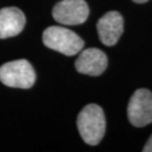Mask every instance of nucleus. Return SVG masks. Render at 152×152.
<instances>
[{
	"label": "nucleus",
	"mask_w": 152,
	"mask_h": 152,
	"mask_svg": "<svg viewBox=\"0 0 152 152\" xmlns=\"http://www.w3.org/2000/svg\"><path fill=\"white\" fill-rule=\"evenodd\" d=\"M132 1L135 3H145V2H147L148 0H132Z\"/></svg>",
	"instance_id": "9d476101"
},
{
	"label": "nucleus",
	"mask_w": 152,
	"mask_h": 152,
	"mask_svg": "<svg viewBox=\"0 0 152 152\" xmlns=\"http://www.w3.org/2000/svg\"><path fill=\"white\" fill-rule=\"evenodd\" d=\"M130 124L141 127L152 123V92L147 89L136 90L127 105Z\"/></svg>",
	"instance_id": "20e7f679"
},
{
	"label": "nucleus",
	"mask_w": 152,
	"mask_h": 152,
	"mask_svg": "<svg viewBox=\"0 0 152 152\" xmlns=\"http://www.w3.org/2000/svg\"><path fill=\"white\" fill-rule=\"evenodd\" d=\"M0 81L9 87L29 89L36 81V72L27 60H14L0 67Z\"/></svg>",
	"instance_id": "7ed1b4c3"
},
{
	"label": "nucleus",
	"mask_w": 152,
	"mask_h": 152,
	"mask_svg": "<svg viewBox=\"0 0 152 152\" xmlns=\"http://www.w3.org/2000/svg\"><path fill=\"white\" fill-rule=\"evenodd\" d=\"M89 16V7L84 0H62L53 7V19L62 25L84 23Z\"/></svg>",
	"instance_id": "39448f33"
},
{
	"label": "nucleus",
	"mask_w": 152,
	"mask_h": 152,
	"mask_svg": "<svg viewBox=\"0 0 152 152\" xmlns=\"http://www.w3.org/2000/svg\"><path fill=\"white\" fill-rule=\"evenodd\" d=\"M45 47L65 56H75L84 47V41L77 34L63 27L53 26L42 34Z\"/></svg>",
	"instance_id": "f03ea898"
},
{
	"label": "nucleus",
	"mask_w": 152,
	"mask_h": 152,
	"mask_svg": "<svg viewBox=\"0 0 152 152\" xmlns=\"http://www.w3.org/2000/svg\"><path fill=\"white\" fill-rule=\"evenodd\" d=\"M25 15L17 7H6L0 10V39L19 35L25 27Z\"/></svg>",
	"instance_id": "6e6552de"
},
{
	"label": "nucleus",
	"mask_w": 152,
	"mask_h": 152,
	"mask_svg": "<svg viewBox=\"0 0 152 152\" xmlns=\"http://www.w3.org/2000/svg\"><path fill=\"white\" fill-rule=\"evenodd\" d=\"M77 127L84 142L89 145L98 144L106 130V118L102 108L96 104L84 107L78 115Z\"/></svg>",
	"instance_id": "f257e3e1"
},
{
	"label": "nucleus",
	"mask_w": 152,
	"mask_h": 152,
	"mask_svg": "<svg viewBox=\"0 0 152 152\" xmlns=\"http://www.w3.org/2000/svg\"><path fill=\"white\" fill-rule=\"evenodd\" d=\"M99 39L108 47L115 45L124 32V18L117 11L106 13L97 23Z\"/></svg>",
	"instance_id": "423d86ee"
},
{
	"label": "nucleus",
	"mask_w": 152,
	"mask_h": 152,
	"mask_svg": "<svg viewBox=\"0 0 152 152\" xmlns=\"http://www.w3.org/2000/svg\"><path fill=\"white\" fill-rule=\"evenodd\" d=\"M108 66V57L101 50L91 48L84 50L75 61L79 73L90 76H99Z\"/></svg>",
	"instance_id": "0eeeda50"
},
{
	"label": "nucleus",
	"mask_w": 152,
	"mask_h": 152,
	"mask_svg": "<svg viewBox=\"0 0 152 152\" xmlns=\"http://www.w3.org/2000/svg\"><path fill=\"white\" fill-rule=\"evenodd\" d=\"M142 151L144 152H152V134L149 138H148V140L146 142V144L144 145L143 149H142Z\"/></svg>",
	"instance_id": "1a4fd4ad"
}]
</instances>
